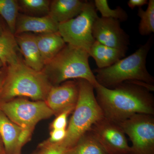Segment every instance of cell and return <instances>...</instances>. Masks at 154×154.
<instances>
[{"mask_svg": "<svg viewBox=\"0 0 154 154\" xmlns=\"http://www.w3.org/2000/svg\"><path fill=\"white\" fill-rule=\"evenodd\" d=\"M96 98L104 117L122 122L137 114L154 115V86L138 81L127 82L113 88L98 84Z\"/></svg>", "mask_w": 154, "mask_h": 154, "instance_id": "1", "label": "cell"}, {"mask_svg": "<svg viewBox=\"0 0 154 154\" xmlns=\"http://www.w3.org/2000/svg\"><path fill=\"white\" fill-rule=\"evenodd\" d=\"M52 86L42 71H37L29 67L19 58L16 63L6 66L0 102H7L17 97L45 101Z\"/></svg>", "mask_w": 154, "mask_h": 154, "instance_id": "2", "label": "cell"}, {"mask_svg": "<svg viewBox=\"0 0 154 154\" xmlns=\"http://www.w3.org/2000/svg\"><path fill=\"white\" fill-rule=\"evenodd\" d=\"M89 53L81 48L66 44L52 60L45 65L42 71L52 86L71 79H84L94 88L99 84L89 63Z\"/></svg>", "mask_w": 154, "mask_h": 154, "instance_id": "3", "label": "cell"}, {"mask_svg": "<svg viewBox=\"0 0 154 154\" xmlns=\"http://www.w3.org/2000/svg\"><path fill=\"white\" fill-rule=\"evenodd\" d=\"M152 43L153 38L150 37L145 44L131 55L122 59L108 67L94 70L97 82L108 88H113L131 81L153 85V77L150 74L146 67L147 56Z\"/></svg>", "mask_w": 154, "mask_h": 154, "instance_id": "4", "label": "cell"}, {"mask_svg": "<svg viewBox=\"0 0 154 154\" xmlns=\"http://www.w3.org/2000/svg\"><path fill=\"white\" fill-rule=\"evenodd\" d=\"M77 80L79 85L78 101L66 129V136L60 142L69 150L94 123L104 117L94 94V86L87 80Z\"/></svg>", "mask_w": 154, "mask_h": 154, "instance_id": "5", "label": "cell"}, {"mask_svg": "<svg viewBox=\"0 0 154 154\" xmlns=\"http://www.w3.org/2000/svg\"><path fill=\"white\" fill-rule=\"evenodd\" d=\"M98 17L94 2L86 1L81 14L59 24L58 32L66 44L81 48L89 53L95 41L92 28Z\"/></svg>", "mask_w": 154, "mask_h": 154, "instance_id": "6", "label": "cell"}, {"mask_svg": "<svg viewBox=\"0 0 154 154\" xmlns=\"http://www.w3.org/2000/svg\"><path fill=\"white\" fill-rule=\"evenodd\" d=\"M0 110L18 126L32 129L39 121L54 115L45 101H31L22 98L0 102Z\"/></svg>", "mask_w": 154, "mask_h": 154, "instance_id": "7", "label": "cell"}, {"mask_svg": "<svg viewBox=\"0 0 154 154\" xmlns=\"http://www.w3.org/2000/svg\"><path fill=\"white\" fill-rule=\"evenodd\" d=\"M118 123L132 142L130 154H154L153 115L137 114Z\"/></svg>", "mask_w": 154, "mask_h": 154, "instance_id": "8", "label": "cell"}, {"mask_svg": "<svg viewBox=\"0 0 154 154\" xmlns=\"http://www.w3.org/2000/svg\"><path fill=\"white\" fill-rule=\"evenodd\" d=\"M107 154H130L126 134L117 122L103 117L91 129Z\"/></svg>", "mask_w": 154, "mask_h": 154, "instance_id": "9", "label": "cell"}, {"mask_svg": "<svg viewBox=\"0 0 154 154\" xmlns=\"http://www.w3.org/2000/svg\"><path fill=\"white\" fill-rule=\"evenodd\" d=\"M92 33L95 40L106 46L125 51L128 48V35L121 28L118 20L97 17L93 25Z\"/></svg>", "mask_w": 154, "mask_h": 154, "instance_id": "10", "label": "cell"}, {"mask_svg": "<svg viewBox=\"0 0 154 154\" xmlns=\"http://www.w3.org/2000/svg\"><path fill=\"white\" fill-rule=\"evenodd\" d=\"M79 95V85L77 81H66L50 89L45 102L57 116L64 110L75 108Z\"/></svg>", "mask_w": 154, "mask_h": 154, "instance_id": "11", "label": "cell"}, {"mask_svg": "<svg viewBox=\"0 0 154 154\" xmlns=\"http://www.w3.org/2000/svg\"><path fill=\"white\" fill-rule=\"evenodd\" d=\"M58 25L48 15L34 17L19 14L14 35L32 32L37 34L56 33L58 30Z\"/></svg>", "mask_w": 154, "mask_h": 154, "instance_id": "12", "label": "cell"}, {"mask_svg": "<svg viewBox=\"0 0 154 154\" xmlns=\"http://www.w3.org/2000/svg\"><path fill=\"white\" fill-rule=\"evenodd\" d=\"M17 46L24 57V63L37 71H42L45 66L39 52L35 34L23 33L14 35Z\"/></svg>", "mask_w": 154, "mask_h": 154, "instance_id": "13", "label": "cell"}, {"mask_svg": "<svg viewBox=\"0 0 154 154\" xmlns=\"http://www.w3.org/2000/svg\"><path fill=\"white\" fill-rule=\"evenodd\" d=\"M86 1L54 0L51 2L48 15L57 24L66 22L81 14Z\"/></svg>", "mask_w": 154, "mask_h": 154, "instance_id": "14", "label": "cell"}, {"mask_svg": "<svg viewBox=\"0 0 154 154\" xmlns=\"http://www.w3.org/2000/svg\"><path fill=\"white\" fill-rule=\"evenodd\" d=\"M126 51L106 46L95 40L89 54L94 59L98 69L106 68L123 58Z\"/></svg>", "mask_w": 154, "mask_h": 154, "instance_id": "15", "label": "cell"}, {"mask_svg": "<svg viewBox=\"0 0 154 154\" xmlns=\"http://www.w3.org/2000/svg\"><path fill=\"white\" fill-rule=\"evenodd\" d=\"M35 36L45 65L52 60L66 44L58 32L35 34Z\"/></svg>", "mask_w": 154, "mask_h": 154, "instance_id": "16", "label": "cell"}, {"mask_svg": "<svg viewBox=\"0 0 154 154\" xmlns=\"http://www.w3.org/2000/svg\"><path fill=\"white\" fill-rule=\"evenodd\" d=\"M22 129L0 110V137L6 153L16 154L18 139Z\"/></svg>", "mask_w": 154, "mask_h": 154, "instance_id": "17", "label": "cell"}, {"mask_svg": "<svg viewBox=\"0 0 154 154\" xmlns=\"http://www.w3.org/2000/svg\"><path fill=\"white\" fill-rule=\"evenodd\" d=\"M15 36L7 29L0 34V60L4 66L17 63L19 59Z\"/></svg>", "mask_w": 154, "mask_h": 154, "instance_id": "18", "label": "cell"}, {"mask_svg": "<svg viewBox=\"0 0 154 154\" xmlns=\"http://www.w3.org/2000/svg\"><path fill=\"white\" fill-rule=\"evenodd\" d=\"M66 154H107L91 131L85 133Z\"/></svg>", "mask_w": 154, "mask_h": 154, "instance_id": "19", "label": "cell"}, {"mask_svg": "<svg viewBox=\"0 0 154 154\" xmlns=\"http://www.w3.org/2000/svg\"><path fill=\"white\" fill-rule=\"evenodd\" d=\"M19 9L18 1L0 0V16L5 22L8 29L14 35Z\"/></svg>", "mask_w": 154, "mask_h": 154, "instance_id": "20", "label": "cell"}, {"mask_svg": "<svg viewBox=\"0 0 154 154\" xmlns=\"http://www.w3.org/2000/svg\"><path fill=\"white\" fill-rule=\"evenodd\" d=\"M146 11L139 8L137 15L140 17L139 31L143 36L149 35L154 32V1L149 0Z\"/></svg>", "mask_w": 154, "mask_h": 154, "instance_id": "21", "label": "cell"}, {"mask_svg": "<svg viewBox=\"0 0 154 154\" xmlns=\"http://www.w3.org/2000/svg\"><path fill=\"white\" fill-rule=\"evenodd\" d=\"M94 5L96 10L102 15V17L112 18L120 21H126L128 18L126 12L121 7H117L116 8H110L107 0H95Z\"/></svg>", "mask_w": 154, "mask_h": 154, "instance_id": "22", "label": "cell"}, {"mask_svg": "<svg viewBox=\"0 0 154 154\" xmlns=\"http://www.w3.org/2000/svg\"><path fill=\"white\" fill-rule=\"evenodd\" d=\"M51 1L48 0H20L19 8L26 12L33 14H45L49 12Z\"/></svg>", "mask_w": 154, "mask_h": 154, "instance_id": "23", "label": "cell"}, {"mask_svg": "<svg viewBox=\"0 0 154 154\" xmlns=\"http://www.w3.org/2000/svg\"><path fill=\"white\" fill-rule=\"evenodd\" d=\"M39 148L41 154H66L68 149L61 143H41Z\"/></svg>", "mask_w": 154, "mask_h": 154, "instance_id": "24", "label": "cell"}, {"mask_svg": "<svg viewBox=\"0 0 154 154\" xmlns=\"http://www.w3.org/2000/svg\"><path fill=\"white\" fill-rule=\"evenodd\" d=\"M74 109L69 108L56 116V117L51 123V130L66 129L68 116L73 111Z\"/></svg>", "mask_w": 154, "mask_h": 154, "instance_id": "25", "label": "cell"}, {"mask_svg": "<svg viewBox=\"0 0 154 154\" xmlns=\"http://www.w3.org/2000/svg\"><path fill=\"white\" fill-rule=\"evenodd\" d=\"M33 129L22 128L19 135L16 154H21L22 147L30 139Z\"/></svg>", "mask_w": 154, "mask_h": 154, "instance_id": "26", "label": "cell"}, {"mask_svg": "<svg viewBox=\"0 0 154 154\" xmlns=\"http://www.w3.org/2000/svg\"><path fill=\"white\" fill-rule=\"evenodd\" d=\"M66 129L51 130L49 138L45 142L47 143H56L61 142L66 136Z\"/></svg>", "mask_w": 154, "mask_h": 154, "instance_id": "27", "label": "cell"}, {"mask_svg": "<svg viewBox=\"0 0 154 154\" xmlns=\"http://www.w3.org/2000/svg\"><path fill=\"white\" fill-rule=\"evenodd\" d=\"M6 74V68L3 67L0 69V94L4 84ZM5 153V149L2 139L0 137V154H4Z\"/></svg>", "mask_w": 154, "mask_h": 154, "instance_id": "28", "label": "cell"}, {"mask_svg": "<svg viewBox=\"0 0 154 154\" xmlns=\"http://www.w3.org/2000/svg\"><path fill=\"white\" fill-rule=\"evenodd\" d=\"M148 3L147 0H129L128 2V5L131 9H134L136 7L141 8L142 6Z\"/></svg>", "mask_w": 154, "mask_h": 154, "instance_id": "29", "label": "cell"}, {"mask_svg": "<svg viewBox=\"0 0 154 154\" xmlns=\"http://www.w3.org/2000/svg\"><path fill=\"white\" fill-rule=\"evenodd\" d=\"M8 28H6L5 26L4 25V23L0 19V34H2Z\"/></svg>", "mask_w": 154, "mask_h": 154, "instance_id": "30", "label": "cell"}, {"mask_svg": "<svg viewBox=\"0 0 154 154\" xmlns=\"http://www.w3.org/2000/svg\"><path fill=\"white\" fill-rule=\"evenodd\" d=\"M7 154V153H6L5 152V154ZM31 154H41V151H40H40H38V152H35V153H32Z\"/></svg>", "mask_w": 154, "mask_h": 154, "instance_id": "31", "label": "cell"}, {"mask_svg": "<svg viewBox=\"0 0 154 154\" xmlns=\"http://www.w3.org/2000/svg\"><path fill=\"white\" fill-rule=\"evenodd\" d=\"M3 67H4V65H3V64L2 62L1 61V60H0V69L3 68Z\"/></svg>", "mask_w": 154, "mask_h": 154, "instance_id": "32", "label": "cell"}]
</instances>
